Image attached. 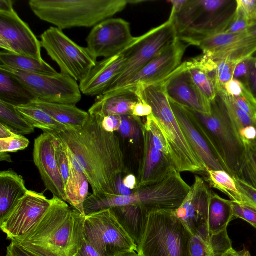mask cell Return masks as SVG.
Wrapping results in <instances>:
<instances>
[{
  "label": "cell",
  "mask_w": 256,
  "mask_h": 256,
  "mask_svg": "<svg viewBox=\"0 0 256 256\" xmlns=\"http://www.w3.org/2000/svg\"><path fill=\"white\" fill-rule=\"evenodd\" d=\"M103 118L90 114L81 128L54 134L80 164L94 194L118 195L116 182L126 170L124 154L118 136L102 128Z\"/></svg>",
  "instance_id": "1"
},
{
  "label": "cell",
  "mask_w": 256,
  "mask_h": 256,
  "mask_svg": "<svg viewBox=\"0 0 256 256\" xmlns=\"http://www.w3.org/2000/svg\"><path fill=\"white\" fill-rule=\"evenodd\" d=\"M28 234L14 241L36 256H74L84 240L85 216L58 197Z\"/></svg>",
  "instance_id": "2"
},
{
  "label": "cell",
  "mask_w": 256,
  "mask_h": 256,
  "mask_svg": "<svg viewBox=\"0 0 256 256\" xmlns=\"http://www.w3.org/2000/svg\"><path fill=\"white\" fill-rule=\"evenodd\" d=\"M180 173L172 166L163 180L136 188L128 196L92 194L84 203L85 214L127 204L138 205L149 214L158 210H175L182 205L190 189Z\"/></svg>",
  "instance_id": "3"
},
{
  "label": "cell",
  "mask_w": 256,
  "mask_h": 256,
  "mask_svg": "<svg viewBox=\"0 0 256 256\" xmlns=\"http://www.w3.org/2000/svg\"><path fill=\"white\" fill-rule=\"evenodd\" d=\"M236 0H184L170 13L177 40L198 46L205 38L224 32L234 15Z\"/></svg>",
  "instance_id": "4"
},
{
  "label": "cell",
  "mask_w": 256,
  "mask_h": 256,
  "mask_svg": "<svg viewBox=\"0 0 256 256\" xmlns=\"http://www.w3.org/2000/svg\"><path fill=\"white\" fill-rule=\"evenodd\" d=\"M136 90L140 99L150 106L166 138L172 166L179 172L202 175L207 169L182 132L162 83L138 86Z\"/></svg>",
  "instance_id": "5"
},
{
  "label": "cell",
  "mask_w": 256,
  "mask_h": 256,
  "mask_svg": "<svg viewBox=\"0 0 256 256\" xmlns=\"http://www.w3.org/2000/svg\"><path fill=\"white\" fill-rule=\"evenodd\" d=\"M127 0H30L28 5L40 20L61 30L94 27L122 11Z\"/></svg>",
  "instance_id": "6"
},
{
  "label": "cell",
  "mask_w": 256,
  "mask_h": 256,
  "mask_svg": "<svg viewBox=\"0 0 256 256\" xmlns=\"http://www.w3.org/2000/svg\"><path fill=\"white\" fill-rule=\"evenodd\" d=\"M192 235L175 210L149 214L137 252L142 256H190Z\"/></svg>",
  "instance_id": "7"
},
{
  "label": "cell",
  "mask_w": 256,
  "mask_h": 256,
  "mask_svg": "<svg viewBox=\"0 0 256 256\" xmlns=\"http://www.w3.org/2000/svg\"><path fill=\"white\" fill-rule=\"evenodd\" d=\"M176 40L174 26L170 19L144 34L135 37L122 50L125 62L120 73L102 94L123 88L133 76Z\"/></svg>",
  "instance_id": "8"
},
{
  "label": "cell",
  "mask_w": 256,
  "mask_h": 256,
  "mask_svg": "<svg viewBox=\"0 0 256 256\" xmlns=\"http://www.w3.org/2000/svg\"><path fill=\"white\" fill-rule=\"evenodd\" d=\"M211 108L210 114L194 112L210 136L224 170L232 176L240 178L246 149L218 95L211 101Z\"/></svg>",
  "instance_id": "9"
},
{
  "label": "cell",
  "mask_w": 256,
  "mask_h": 256,
  "mask_svg": "<svg viewBox=\"0 0 256 256\" xmlns=\"http://www.w3.org/2000/svg\"><path fill=\"white\" fill-rule=\"evenodd\" d=\"M42 47L55 62L60 74L80 82L88 74L97 63L87 48L78 46L62 30L50 26L40 36Z\"/></svg>",
  "instance_id": "10"
},
{
  "label": "cell",
  "mask_w": 256,
  "mask_h": 256,
  "mask_svg": "<svg viewBox=\"0 0 256 256\" xmlns=\"http://www.w3.org/2000/svg\"><path fill=\"white\" fill-rule=\"evenodd\" d=\"M84 238L102 256H115L138 246L122 228L111 208L86 216Z\"/></svg>",
  "instance_id": "11"
},
{
  "label": "cell",
  "mask_w": 256,
  "mask_h": 256,
  "mask_svg": "<svg viewBox=\"0 0 256 256\" xmlns=\"http://www.w3.org/2000/svg\"><path fill=\"white\" fill-rule=\"evenodd\" d=\"M0 70L15 78L29 91L36 99L61 104L76 105L82 98L78 82L60 73L56 75L36 74L14 70L0 64Z\"/></svg>",
  "instance_id": "12"
},
{
  "label": "cell",
  "mask_w": 256,
  "mask_h": 256,
  "mask_svg": "<svg viewBox=\"0 0 256 256\" xmlns=\"http://www.w3.org/2000/svg\"><path fill=\"white\" fill-rule=\"evenodd\" d=\"M51 204L52 199L43 192L28 190L0 220V229L10 241L22 238L39 223Z\"/></svg>",
  "instance_id": "13"
},
{
  "label": "cell",
  "mask_w": 256,
  "mask_h": 256,
  "mask_svg": "<svg viewBox=\"0 0 256 256\" xmlns=\"http://www.w3.org/2000/svg\"><path fill=\"white\" fill-rule=\"evenodd\" d=\"M169 101L182 132L207 170H225L214 144L194 111L170 100Z\"/></svg>",
  "instance_id": "14"
},
{
  "label": "cell",
  "mask_w": 256,
  "mask_h": 256,
  "mask_svg": "<svg viewBox=\"0 0 256 256\" xmlns=\"http://www.w3.org/2000/svg\"><path fill=\"white\" fill-rule=\"evenodd\" d=\"M0 48L14 54L42 59L40 42L14 9L0 12Z\"/></svg>",
  "instance_id": "15"
},
{
  "label": "cell",
  "mask_w": 256,
  "mask_h": 256,
  "mask_svg": "<svg viewBox=\"0 0 256 256\" xmlns=\"http://www.w3.org/2000/svg\"><path fill=\"white\" fill-rule=\"evenodd\" d=\"M134 38L128 22L110 18L92 28L86 38V48L96 58H107L122 52Z\"/></svg>",
  "instance_id": "16"
},
{
  "label": "cell",
  "mask_w": 256,
  "mask_h": 256,
  "mask_svg": "<svg viewBox=\"0 0 256 256\" xmlns=\"http://www.w3.org/2000/svg\"><path fill=\"white\" fill-rule=\"evenodd\" d=\"M161 83L169 100L194 112L211 114V101L194 82L186 62L182 63Z\"/></svg>",
  "instance_id": "17"
},
{
  "label": "cell",
  "mask_w": 256,
  "mask_h": 256,
  "mask_svg": "<svg viewBox=\"0 0 256 256\" xmlns=\"http://www.w3.org/2000/svg\"><path fill=\"white\" fill-rule=\"evenodd\" d=\"M212 192L204 180L196 174L189 192L180 207L175 210L178 217L192 236L200 235L205 238L210 236L208 220Z\"/></svg>",
  "instance_id": "18"
},
{
  "label": "cell",
  "mask_w": 256,
  "mask_h": 256,
  "mask_svg": "<svg viewBox=\"0 0 256 256\" xmlns=\"http://www.w3.org/2000/svg\"><path fill=\"white\" fill-rule=\"evenodd\" d=\"M198 46L216 61L228 60L240 63L256 52V36L247 32H219L205 38Z\"/></svg>",
  "instance_id": "19"
},
{
  "label": "cell",
  "mask_w": 256,
  "mask_h": 256,
  "mask_svg": "<svg viewBox=\"0 0 256 256\" xmlns=\"http://www.w3.org/2000/svg\"><path fill=\"white\" fill-rule=\"evenodd\" d=\"M187 46L186 44L176 40L146 65L118 90L134 88L138 86H149L162 82L181 64Z\"/></svg>",
  "instance_id": "20"
},
{
  "label": "cell",
  "mask_w": 256,
  "mask_h": 256,
  "mask_svg": "<svg viewBox=\"0 0 256 256\" xmlns=\"http://www.w3.org/2000/svg\"><path fill=\"white\" fill-rule=\"evenodd\" d=\"M54 139L53 134L44 132L34 140V162L46 189L66 202L64 184L56 158Z\"/></svg>",
  "instance_id": "21"
},
{
  "label": "cell",
  "mask_w": 256,
  "mask_h": 256,
  "mask_svg": "<svg viewBox=\"0 0 256 256\" xmlns=\"http://www.w3.org/2000/svg\"><path fill=\"white\" fill-rule=\"evenodd\" d=\"M142 136L144 144L142 156L136 188L162 180L173 166L170 160L156 147L151 133L144 124Z\"/></svg>",
  "instance_id": "22"
},
{
  "label": "cell",
  "mask_w": 256,
  "mask_h": 256,
  "mask_svg": "<svg viewBox=\"0 0 256 256\" xmlns=\"http://www.w3.org/2000/svg\"><path fill=\"white\" fill-rule=\"evenodd\" d=\"M124 62L122 51L98 62L86 77L80 82L81 92L90 96L102 94L120 73Z\"/></svg>",
  "instance_id": "23"
},
{
  "label": "cell",
  "mask_w": 256,
  "mask_h": 256,
  "mask_svg": "<svg viewBox=\"0 0 256 256\" xmlns=\"http://www.w3.org/2000/svg\"><path fill=\"white\" fill-rule=\"evenodd\" d=\"M139 100L136 88H122L108 94L98 96L88 112L102 118L133 115L134 106Z\"/></svg>",
  "instance_id": "24"
},
{
  "label": "cell",
  "mask_w": 256,
  "mask_h": 256,
  "mask_svg": "<svg viewBox=\"0 0 256 256\" xmlns=\"http://www.w3.org/2000/svg\"><path fill=\"white\" fill-rule=\"evenodd\" d=\"M192 80L202 93L210 101L216 97L215 87L216 62L204 54L186 62Z\"/></svg>",
  "instance_id": "25"
},
{
  "label": "cell",
  "mask_w": 256,
  "mask_h": 256,
  "mask_svg": "<svg viewBox=\"0 0 256 256\" xmlns=\"http://www.w3.org/2000/svg\"><path fill=\"white\" fill-rule=\"evenodd\" d=\"M28 190L22 176L12 170L0 172V220Z\"/></svg>",
  "instance_id": "26"
},
{
  "label": "cell",
  "mask_w": 256,
  "mask_h": 256,
  "mask_svg": "<svg viewBox=\"0 0 256 256\" xmlns=\"http://www.w3.org/2000/svg\"><path fill=\"white\" fill-rule=\"evenodd\" d=\"M30 104L44 110L68 130L81 128L90 116L88 112L78 108L76 105L48 102L38 99Z\"/></svg>",
  "instance_id": "27"
},
{
  "label": "cell",
  "mask_w": 256,
  "mask_h": 256,
  "mask_svg": "<svg viewBox=\"0 0 256 256\" xmlns=\"http://www.w3.org/2000/svg\"><path fill=\"white\" fill-rule=\"evenodd\" d=\"M110 208L120 224L138 246L144 232L149 213L136 204H127Z\"/></svg>",
  "instance_id": "28"
},
{
  "label": "cell",
  "mask_w": 256,
  "mask_h": 256,
  "mask_svg": "<svg viewBox=\"0 0 256 256\" xmlns=\"http://www.w3.org/2000/svg\"><path fill=\"white\" fill-rule=\"evenodd\" d=\"M232 248L227 229L205 238L192 236L189 244L190 256H223Z\"/></svg>",
  "instance_id": "29"
},
{
  "label": "cell",
  "mask_w": 256,
  "mask_h": 256,
  "mask_svg": "<svg viewBox=\"0 0 256 256\" xmlns=\"http://www.w3.org/2000/svg\"><path fill=\"white\" fill-rule=\"evenodd\" d=\"M89 184L84 172L76 170L70 162V176L64 186L66 202L85 216L84 206L88 196Z\"/></svg>",
  "instance_id": "30"
},
{
  "label": "cell",
  "mask_w": 256,
  "mask_h": 256,
  "mask_svg": "<svg viewBox=\"0 0 256 256\" xmlns=\"http://www.w3.org/2000/svg\"><path fill=\"white\" fill-rule=\"evenodd\" d=\"M233 218L232 200L224 199L212 191L208 220L210 234H216L227 229Z\"/></svg>",
  "instance_id": "31"
},
{
  "label": "cell",
  "mask_w": 256,
  "mask_h": 256,
  "mask_svg": "<svg viewBox=\"0 0 256 256\" xmlns=\"http://www.w3.org/2000/svg\"><path fill=\"white\" fill-rule=\"evenodd\" d=\"M0 61L1 64L22 72L46 75L58 74L43 59L38 60L6 52H1Z\"/></svg>",
  "instance_id": "32"
},
{
  "label": "cell",
  "mask_w": 256,
  "mask_h": 256,
  "mask_svg": "<svg viewBox=\"0 0 256 256\" xmlns=\"http://www.w3.org/2000/svg\"><path fill=\"white\" fill-rule=\"evenodd\" d=\"M35 99L16 78L0 70V100L16 106L29 104Z\"/></svg>",
  "instance_id": "33"
},
{
  "label": "cell",
  "mask_w": 256,
  "mask_h": 256,
  "mask_svg": "<svg viewBox=\"0 0 256 256\" xmlns=\"http://www.w3.org/2000/svg\"><path fill=\"white\" fill-rule=\"evenodd\" d=\"M16 112L34 128H40L44 132L58 134L68 130L41 108L30 104L15 106Z\"/></svg>",
  "instance_id": "34"
},
{
  "label": "cell",
  "mask_w": 256,
  "mask_h": 256,
  "mask_svg": "<svg viewBox=\"0 0 256 256\" xmlns=\"http://www.w3.org/2000/svg\"><path fill=\"white\" fill-rule=\"evenodd\" d=\"M210 186L228 196L231 200L242 203L241 194L233 177L224 170H209L204 176Z\"/></svg>",
  "instance_id": "35"
},
{
  "label": "cell",
  "mask_w": 256,
  "mask_h": 256,
  "mask_svg": "<svg viewBox=\"0 0 256 256\" xmlns=\"http://www.w3.org/2000/svg\"><path fill=\"white\" fill-rule=\"evenodd\" d=\"M216 94L222 100L238 137L246 128L256 126V121L238 107L224 88L218 90Z\"/></svg>",
  "instance_id": "36"
},
{
  "label": "cell",
  "mask_w": 256,
  "mask_h": 256,
  "mask_svg": "<svg viewBox=\"0 0 256 256\" xmlns=\"http://www.w3.org/2000/svg\"><path fill=\"white\" fill-rule=\"evenodd\" d=\"M0 122L15 130L18 134L33 133L34 128L16 110L14 106L0 100Z\"/></svg>",
  "instance_id": "37"
},
{
  "label": "cell",
  "mask_w": 256,
  "mask_h": 256,
  "mask_svg": "<svg viewBox=\"0 0 256 256\" xmlns=\"http://www.w3.org/2000/svg\"><path fill=\"white\" fill-rule=\"evenodd\" d=\"M144 124L151 133L156 147L170 160V150L166 138L158 122L152 114L146 116Z\"/></svg>",
  "instance_id": "38"
},
{
  "label": "cell",
  "mask_w": 256,
  "mask_h": 256,
  "mask_svg": "<svg viewBox=\"0 0 256 256\" xmlns=\"http://www.w3.org/2000/svg\"><path fill=\"white\" fill-rule=\"evenodd\" d=\"M240 178L256 189V144L246 149Z\"/></svg>",
  "instance_id": "39"
},
{
  "label": "cell",
  "mask_w": 256,
  "mask_h": 256,
  "mask_svg": "<svg viewBox=\"0 0 256 256\" xmlns=\"http://www.w3.org/2000/svg\"><path fill=\"white\" fill-rule=\"evenodd\" d=\"M121 118L118 132L122 137L134 140L142 134L144 124L140 117L134 115H123L121 116Z\"/></svg>",
  "instance_id": "40"
},
{
  "label": "cell",
  "mask_w": 256,
  "mask_h": 256,
  "mask_svg": "<svg viewBox=\"0 0 256 256\" xmlns=\"http://www.w3.org/2000/svg\"><path fill=\"white\" fill-rule=\"evenodd\" d=\"M216 62L217 65L215 80L216 92L224 88L225 84L233 78L235 68L238 62L228 60Z\"/></svg>",
  "instance_id": "41"
},
{
  "label": "cell",
  "mask_w": 256,
  "mask_h": 256,
  "mask_svg": "<svg viewBox=\"0 0 256 256\" xmlns=\"http://www.w3.org/2000/svg\"><path fill=\"white\" fill-rule=\"evenodd\" d=\"M53 134L55 137L54 146L56 162L65 186L70 176L68 149L64 142L58 136Z\"/></svg>",
  "instance_id": "42"
},
{
  "label": "cell",
  "mask_w": 256,
  "mask_h": 256,
  "mask_svg": "<svg viewBox=\"0 0 256 256\" xmlns=\"http://www.w3.org/2000/svg\"><path fill=\"white\" fill-rule=\"evenodd\" d=\"M231 97L240 108L256 121V99L246 86L238 96Z\"/></svg>",
  "instance_id": "43"
},
{
  "label": "cell",
  "mask_w": 256,
  "mask_h": 256,
  "mask_svg": "<svg viewBox=\"0 0 256 256\" xmlns=\"http://www.w3.org/2000/svg\"><path fill=\"white\" fill-rule=\"evenodd\" d=\"M30 144L29 140L20 134L0 139V152H16L26 149Z\"/></svg>",
  "instance_id": "44"
},
{
  "label": "cell",
  "mask_w": 256,
  "mask_h": 256,
  "mask_svg": "<svg viewBox=\"0 0 256 256\" xmlns=\"http://www.w3.org/2000/svg\"><path fill=\"white\" fill-rule=\"evenodd\" d=\"M240 191L242 203L256 210V189L242 179L232 176Z\"/></svg>",
  "instance_id": "45"
},
{
  "label": "cell",
  "mask_w": 256,
  "mask_h": 256,
  "mask_svg": "<svg viewBox=\"0 0 256 256\" xmlns=\"http://www.w3.org/2000/svg\"><path fill=\"white\" fill-rule=\"evenodd\" d=\"M234 218H240L247 222L256 228V210L232 200Z\"/></svg>",
  "instance_id": "46"
},
{
  "label": "cell",
  "mask_w": 256,
  "mask_h": 256,
  "mask_svg": "<svg viewBox=\"0 0 256 256\" xmlns=\"http://www.w3.org/2000/svg\"><path fill=\"white\" fill-rule=\"evenodd\" d=\"M251 23V22L236 10L234 16L224 32L231 34L244 32H247Z\"/></svg>",
  "instance_id": "47"
},
{
  "label": "cell",
  "mask_w": 256,
  "mask_h": 256,
  "mask_svg": "<svg viewBox=\"0 0 256 256\" xmlns=\"http://www.w3.org/2000/svg\"><path fill=\"white\" fill-rule=\"evenodd\" d=\"M255 56H251L238 63L234 70V79L242 82L247 86L248 80L252 68Z\"/></svg>",
  "instance_id": "48"
},
{
  "label": "cell",
  "mask_w": 256,
  "mask_h": 256,
  "mask_svg": "<svg viewBox=\"0 0 256 256\" xmlns=\"http://www.w3.org/2000/svg\"><path fill=\"white\" fill-rule=\"evenodd\" d=\"M236 12L251 22L256 20V0H236Z\"/></svg>",
  "instance_id": "49"
},
{
  "label": "cell",
  "mask_w": 256,
  "mask_h": 256,
  "mask_svg": "<svg viewBox=\"0 0 256 256\" xmlns=\"http://www.w3.org/2000/svg\"><path fill=\"white\" fill-rule=\"evenodd\" d=\"M122 118L121 116H110L103 118L102 126L106 132H114L118 130Z\"/></svg>",
  "instance_id": "50"
},
{
  "label": "cell",
  "mask_w": 256,
  "mask_h": 256,
  "mask_svg": "<svg viewBox=\"0 0 256 256\" xmlns=\"http://www.w3.org/2000/svg\"><path fill=\"white\" fill-rule=\"evenodd\" d=\"M244 86V84L240 81L232 78L225 84L224 89L228 95L235 97L241 93Z\"/></svg>",
  "instance_id": "51"
},
{
  "label": "cell",
  "mask_w": 256,
  "mask_h": 256,
  "mask_svg": "<svg viewBox=\"0 0 256 256\" xmlns=\"http://www.w3.org/2000/svg\"><path fill=\"white\" fill-rule=\"evenodd\" d=\"M6 256H36L14 241L6 248Z\"/></svg>",
  "instance_id": "52"
},
{
  "label": "cell",
  "mask_w": 256,
  "mask_h": 256,
  "mask_svg": "<svg viewBox=\"0 0 256 256\" xmlns=\"http://www.w3.org/2000/svg\"><path fill=\"white\" fill-rule=\"evenodd\" d=\"M74 256H102V255L84 238L82 248Z\"/></svg>",
  "instance_id": "53"
},
{
  "label": "cell",
  "mask_w": 256,
  "mask_h": 256,
  "mask_svg": "<svg viewBox=\"0 0 256 256\" xmlns=\"http://www.w3.org/2000/svg\"><path fill=\"white\" fill-rule=\"evenodd\" d=\"M152 114L151 106L140 99V100L134 106L132 114L138 117H140L147 116Z\"/></svg>",
  "instance_id": "54"
},
{
  "label": "cell",
  "mask_w": 256,
  "mask_h": 256,
  "mask_svg": "<svg viewBox=\"0 0 256 256\" xmlns=\"http://www.w3.org/2000/svg\"><path fill=\"white\" fill-rule=\"evenodd\" d=\"M247 86L256 99V56L248 76Z\"/></svg>",
  "instance_id": "55"
},
{
  "label": "cell",
  "mask_w": 256,
  "mask_h": 256,
  "mask_svg": "<svg viewBox=\"0 0 256 256\" xmlns=\"http://www.w3.org/2000/svg\"><path fill=\"white\" fill-rule=\"evenodd\" d=\"M123 180L124 178H122V175L119 176L117 180L116 184L117 194L120 196H130L133 192H132L130 188L126 186Z\"/></svg>",
  "instance_id": "56"
},
{
  "label": "cell",
  "mask_w": 256,
  "mask_h": 256,
  "mask_svg": "<svg viewBox=\"0 0 256 256\" xmlns=\"http://www.w3.org/2000/svg\"><path fill=\"white\" fill-rule=\"evenodd\" d=\"M16 134H18L15 130L0 122V139L7 138Z\"/></svg>",
  "instance_id": "57"
},
{
  "label": "cell",
  "mask_w": 256,
  "mask_h": 256,
  "mask_svg": "<svg viewBox=\"0 0 256 256\" xmlns=\"http://www.w3.org/2000/svg\"><path fill=\"white\" fill-rule=\"evenodd\" d=\"M124 182L126 186L131 190H134L137 184L136 179L132 174H129L124 178Z\"/></svg>",
  "instance_id": "58"
},
{
  "label": "cell",
  "mask_w": 256,
  "mask_h": 256,
  "mask_svg": "<svg viewBox=\"0 0 256 256\" xmlns=\"http://www.w3.org/2000/svg\"><path fill=\"white\" fill-rule=\"evenodd\" d=\"M14 2L11 0H0V12H8L14 9Z\"/></svg>",
  "instance_id": "59"
},
{
  "label": "cell",
  "mask_w": 256,
  "mask_h": 256,
  "mask_svg": "<svg viewBox=\"0 0 256 256\" xmlns=\"http://www.w3.org/2000/svg\"><path fill=\"white\" fill-rule=\"evenodd\" d=\"M247 32L250 36H256V20L252 22L250 26L247 30Z\"/></svg>",
  "instance_id": "60"
},
{
  "label": "cell",
  "mask_w": 256,
  "mask_h": 256,
  "mask_svg": "<svg viewBox=\"0 0 256 256\" xmlns=\"http://www.w3.org/2000/svg\"><path fill=\"white\" fill-rule=\"evenodd\" d=\"M115 256H142L134 250L126 251L120 253Z\"/></svg>",
  "instance_id": "61"
},
{
  "label": "cell",
  "mask_w": 256,
  "mask_h": 256,
  "mask_svg": "<svg viewBox=\"0 0 256 256\" xmlns=\"http://www.w3.org/2000/svg\"><path fill=\"white\" fill-rule=\"evenodd\" d=\"M8 152H0V161H6L8 162H12V160L11 156L10 154H8Z\"/></svg>",
  "instance_id": "62"
},
{
  "label": "cell",
  "mask_w": 256,
  "mask_h": 256,
  "mask_svg": "<svg viewBox=\"0 0 256 256\" xmlns=\"http://www.w3.org/2000/svg\"><path fill=\"white\" fill-rule=\"evenodd\" d=\"M223 256H239V255L238 252L232 248L226 252Z\"/></svg>",
  "instance_id": "63"
},
{
  "label": "cell",
  "mask_w": 256,
  "mask_h": 256,
  "mask_svg": "<svg viewBox=\"0 0 256 256\" xmlns=\"http://www.w3.org/2000/svg\"><path fill=\"white\" fill-rule=\"evenodd\" d=\"M238 253L239 256H252L250 252L246 248H244L242 250L238 252Z\"/></svg>",
  "instance_id": "64"
}]
</instances>
